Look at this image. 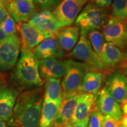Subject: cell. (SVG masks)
<instances>
[{
	"label": "cell",
	"instance_id": "cell-1",
	"mask_svg": "<svg viewBox=\"0 0 127 127\" xmlns=\"http://www.w3.org/2000/svg\"><path fill=\"white\" fill-rule=\"evenodd\" d=\"M44 95L41 88L27 90L20 94L8 121L11 127H38Z\"/></svg>",
	"mask_w": 127,
	"mask_h": 127
},
{
	"label": "cell",
	"instance_id": "cell-2",
	"mask_svg": "<svg viewBox=\"0 0 127 127\" xmlns=\"http://www.w3.org/2000/svg\"><path fill=\"white\" fill-rule=\"evenodd\" d=\"M21 48L20 57L14 72V80L25 87L42 86L43 81L39 72V60L34 50Z\"/></svg>",
	"mask_w": 127,
	"mask_h": 127
},
{
	"label": "cell",
	"instance_id": "cell-3",
	"mask_svg": "<svg viewBox=\"0 0 127 127\" xmlns=\"http://www.w3.org/2000/svg\"><path fill=\"white\" fill-rule=\"evenodd\" d=\"M65 63L66 72L61 83L63 98L81 94V88L84 75L90 69L85 64L75 60H65Z\"/></svg>",
	"mask_w": 127,
	"mask_h": 127
},
{
	"label": "cell",
	"instance_id": "cell-4",
	"mask_svg": "<svg viewBox=\"0 0 127 127\" xmlns=\"http://www.w3.org/2000/svg\"><path fill=\"white\" fill-rule=\"evenodd\" d=\"M109 18L107 8H100L93 3H89L77 17L75 24L80 28V32L87 34L90 30L102 28Z\"/></svg>",
	"mask_w": 127,
	"mask_h": 127
},
{
	"label": "cell",
	"instance_id": "cell-5",
	"mask_svg": "<svg viewBox=\"0 0 127 127\" xmlns=\"http://www.w3.org/2000/svg\"><path fill=\"white\" fill-rule=\"evenodd\" d=\"M70 55L74 59L87 65L90 71L102 72L99 58L94 51L86 33L80 32V38Z\"/></svg>",
	"mask_w": 127,
	"mask_h": 127
},
{
	"label": "cell",
	"instance_id": "cell-6",
	"mask_svg": "<svg viewBox=\"0 0 127 127\" xmlns=\"http://www.w3.org/2000/svg\"><path fill=\"white\" fill-rule=\"evenodd\" d=\"M21 43L16 33L8 36L0 42V74L7 72L17 63Z\"/></svg>",
	"mask_w": 127,
	"mask_h": 127
},
{
	"label": "cell",
	"instance_id": "cell-7",
	"mask_svg": "<svg viewBox=\"0 0 127 127\" xmlns=\"http://www.w3.org/2000/svg\"><path fill=\"white\" fill-rule=\"evenodd\" d=\"M102 34L106 41L124 50L127 47V22L109 16L102 28Z\"/></svg>",
	"mask_w": 127,
	"mask_h": 127
},
{
	"label": "cell",
	"instance_id": "cell-8",
	"mask_svg": "<svg viewBox=\"0 0 127 127\" xmlns=\"http://www.w3.org/2000/svg\"><path fill=\"white\" fill-rule=\"evenodd\" d=\"M84 0H61L54 9L53 14L61 28L70 26L85 4Z\"/></svg>",
	"mask_w": 127,
	"mask_h": 127
},
{
	"label": "cell",
	"instance_id": "cell-9",
	"mask_svg": "<svg viewBox=\"0 0 127 127\" xmlns=\"http://www.w3.org/2000/svg\"><path fill=\"white\" fill-rule=\"evenodd\" d=\"M17 30L20 35L21 48L29 50H33L44 39L55 35L41 31L28 23L23 22L17 23Z\"/></svg>",
	"mask_w": 127,
	"mask_h": 127
},
{
	"label": "cell",
	"instance_id": "cell-10",
	"mask_svg": "<svg viewBox=\"0 0 127 127\" xmlns=\"http://www.w3.org/2000/svg\"><path fill=\"white\" fill-rule=\"evenodd\" d=\"M95 105L105 118H113L121 121L123 117L121 108L104 87L96 96Z\"/></svg>",
	"mask_w": 127,
	"mask_h": 127
},
{
	"label": "cell",
	"instance_id": "cell-11",
	"mask_svg": "<svg viewBox=\"0 0 127 127\" xmlns=\"http://www.w3.org/2000/svg\"><path fill=\"white\" fill-rule=\"evenodd\" d=\"M5 7L17 23H25L34 15L36 8L34 4L27 0H3Z\"/></svg>",
	"mask_w": 127,
	"mask_h": 127
},
{
	"label": "cell",
	"instance_id": "cell-12",
	"mask_svg": "<svg viewBox=\"0 0 127 127\" xmlns=\"http://www.w3.org/2000/svg\"><path fill=\"white\" fill-rule=\"evenodd\" d=\"M18 95L17 89L7 84H0V120L8 121L11 118Z\"/></svg>",
	"mask_w": 127,
	"mask_h": 127
},
{
	"label": "cell",
	"instance_id": "cell-13",
	"mask_svg": "<svg viewBox=\"0 0 127 127\" xmlns=\"http://www.w3.org/2000/svg\"><path fill=\"white\" fill-rule=\"evenodd\" d=\"M106 89L118 104H123L127 96V78L120 72L112 73L106 81Z\"/></svg>",
	"mask_w": 127,
	"mask_h": 127
},
{
	"label": "cell",
	"instance_id": "cell-14",
	"mask_svg": "<svg viewBox=\"0 0 127 127\" xmlns=\"http://www.w3.org/2000/svg\"><path fill=\"white\" fill-rule=\"evenodd\" d=\"M28 24L41 31L54 35L61 29L52 12L47 9L35 12L28 21Z\"/></svg>",
	"mask_w": 127,
	"mask_h": 127
},
{
	"label": "cell",
	"instance_id": "cell-15",
	"mask_svg": "<svg viewBox=\"0 0 127 127\" xmlns=\"http://www.w3.org/2000/svg\"><path fill=\"white\" fill-rule=\"evenodd\" d=\"M124 58V56L120 49L113 44L105 42L102 51L99 55L102 72L114 69L123 63Z\"/></svg>",
	"mask_w": 127,
	"mask_h": 127
},
{
	"label": "cell",
	"instance_id": "cell-16",
	"mask_svg": "<svg viewBox=\"0 0 127 127\" xmlns=\"http://www.w3.org/2000/svg\"><path fill=\"white\" fill-rule=\"evenodd\" d=\"M66 68L65 61L57 58L39 60V72L41 77L61 79L65 75Z\"/></svg>",
	"mask_w": 127,
	"mask_h": 127
},
{
	"label": "cell",
	"instance_id": "cell-17",
	"mask_svg": "<svg viewBox=\"0 0 127 127\" xmlns=\"http://www.w3.org/2000/svg\"><path fill=\"white\" fill-rule=\"evenodd\" d=\"M95 101L96 96L94 95L86 93L79 95L71 123H81L90 118V114L95 104Z\"/></svg>",
	"mask_w": 127,
	"mask_h": 127
},
{
	"label": "cell",
	"instance_id": "cell-18",
	"mask_svg": "<svg viewBox=\"0 0 127 127\" xmlns=\"http://www.w3.org/2000/svg\"><path fill=\"white\" fill-rule=\"evenodd\" d=\"M34 53L38 60L47 58L60 59L64 56V51L60 47L55 36L44 39L35 48Z\"/></svg>",
	"mask_w": 127,
	"mask_h": 127
},
{
	"label": "cell",
	"instance_id": "cell-19",
	"mask_svg": "<svg viewBox=\"0 0 127 127\" xmlns=\"http://www.w3.org/2000/svg\"><path fill=\"white\" fill-rule=\"evenodd\" d=\"M78 96L79 95L71 97L63 98L52 127H64L71 123Z\"/></svg>",
	"mask_w": 127,
	"mask_h": 127
},
{
	"label": "cell",
	"instance_id": "cell-20",
	"mask_svg": "<svg viewBox=\"0 0 127 127\" xmlns=\"http://www.w3.org/2000/svg\"><path fill=\"white\" fill-rule=\"evenodd\" d=\"M79 35V27L74 26L60 29L55 36L62 50L65 51H70L78 42Z\"/></svg>",
	"mask_w": 127,
	"mask_h": 127
},
{
	"label": "cell",
	"instance_id": "cell-21",
	"mask_svg": "<svg viewBox=\"0 0 127 127\" xmlns=\"http://www.w3.org/2000/svg\"><path fill=\"white\" fill-rule=\"evenodd\" d=\"M105 78L102 72L98 71H87L84 75L81 88V94L86 93L96 95Z\"/></svg>",
	"mask_w": 127,
	"mask_h": 127
},
{
	"label": "cell",
	"instance_id": "cell-22",
	"mask_svg": "<svg viewBox=\"0 0 127 127\" xmlns=\"http://www.w3.org/2000/svg\"><path fill=\"white\" fill-rule=\"evenodd\" d=\"M61 101L44 100L38 127H52L58 114Z\"/></svg>",
	"mask_w": 127,
	"mask_h": 127
},
{
	"label": "cell",
	"instance_id": "cell-23",
	"mask_svg": "<svg viewBox=\"0 0 127 127\" xmlns=\"http://www.w3.org/2000/svg\"><path fill=\"white\" fill-rule=\"evenodd\" d=\"M46 79L44 100L51 101H62L63 93L61 79L49 78Z\"/></svg>",
	"mask_w": 127,
	"mask_h": 127
},
{
	"label": "cell",
	"instance_id": "cell-24",
	"mask_svg": "<svg viewBox=\"0 0 127 127\" xmlns=\"http://www.w3.org/2000/svg\"><path fill=\"white\" fill-rule=\"evenodd\" d=\"M87 37L90 41L94 51L99 58L105 43V38L102 32L98 30H90L87 33Z\"/></svg>",
	"mask_w": 127,
	"mask_h": 127
},
{
	"label": "cell",
	"instance_id": "cell-25",
	"mask_svg": "<svg viewBox=\"0 0 127 127\" xmlns=\"http://www.w3.org/2000/svg\"><path fill=\"white\" fill-rule=\"evenodd\" d=\"M111 16L127 22V0H114Z\"/></svg>",
	"mask_w": 127,
	"mask_h": 127
},
{
	"label": "cell",
	"instance_id": "cell-26",
	"mask_svg": "<svg viewBox=\"0 0 127 127\" xmlns=\"http://www.w3.org/2000/svg\"><path fill=\"white\" fill-rule=\"evenodd\" d=\"M105 119V117L100 112L95 104L90 114L87 127H102Z\"/></svg>",
	"mask_w": 127,
	"mask_h": 127
},
{
	"label": "cell",
	"instance_id": "cell-27",
	"mask_svg": "<svg viewBox=\"0 0 127 127\" xmlns=\"http://www.w3.org/2000/svg\"><path fill=\"white\" fill-rule=\"evenodd\" d=\"M0 28L7 36L16 34L17 31V25L10 14H9L5 20L0 24Z\"/></svg>",
	"mask_w": 127,
	"mask_h": 127
},
{
	"label": "cell",
	"instance_id": "cell-28",
	"mask_svg": "<svg viewBox=\"0 0 127 127\" xmlns=\"http://www.w3.org/2000/svg\"><path fill=\"white\" fill-rule=\"evenodd\" d=\"M61 0H33L34 4L43 9H52L58 5Z\"/></svg>",
	"mask_w": 127,
	"mask_h": 127
},
{
	"label": "cell",
	"instance_id": "cell-29",
	"mask_svg": "<svg viewBox=\"0 0 127 127\" xmlns=\"http://www.w3.org/2000/svg\"><path fill=\"white\" fill-rule=\"evenodd\" d=\"M121 123L111 118H105L102 127H120Z\"/></svg>",
	"mask_w": 127,
	"mask_h": 127
},
{
	"label": "cell",
	"instance_id": "cell-30",
	"mask_svg": "<svg viewBox=\"0 0 127 127\" xmlns=\"http://www.w3.org/2000/svg\"><path fill=\"white\" fill-rule=\"evenodd\" d=\"M112 0H93V4L100 8H107L112 4Z\"/></svg>",
	"mask_w": 127,
	"mask_h": 127
},
{
	"label": "cell",
	"instance_id": "cell-31",
	"mask_svg": "<svg viewBox=\"0 0 127 127\" xmlns=\"http://www.w3.org/2000/svg\"><path fill=\"white\" fill-rule=\"evenodd\" d=\"M89 118L79 123H69L64 127H88Z\"/></svg>",
	"mask_w": 127,
	"mask_h": 127
},
{
	"label": "cell",
	"instance_id": "cell-32",
	"mask_svg": "<svg viewBox=\"0 0 127 127\" xmlns=\"http://www.w3.org/2000/svg\"><path fill=\"white\" fill-rule=\"evenodd\" d=\"M8 15L9 12L6 9V8L0 6V24L2 23L3 21L5 20Z\"/></svg>",
	"mask_w": 127,
	"mask_h": 127
},
{
	"label": "cell",
	"instance_id": "cell-33",
	"mask_svg": "<svg viewBox=\"0 0 127 127\" xmlns=\"http://www.w3.org/2000/svg\"><path fill=\"white\" fill-rule=\"evenodd\" d=\"M7 35L3 32L2 30L0 28V42H2L3 40H4L7 37Z\"/></svg>",
	"mask_w": 127,
	"mask_h": 127
},
{
	"label": "cell",
	"instance_id": "cell-34",
	"mask_svg": "<svg viewBox=\"0 0 127 127\" xmlns=\"http://www.w3.org/2000/svg\"><path fill=\"white\" fill-rule=\"evenodd\" d=\"M121 123V124L127 127V115H124V116H123Z\"/></svg>",
	"mask_w": 127,
	"mask_h": 127
},
{
	"label": "cell",
	"instance_id": "cell-35",
	"mask_svg": "<svg viewBox=\"0 0 127 127\" xmlns=\"http://www.w3.org/2000/svg\"><path fill=\"white\" fill-rule=\"evenodd\" d=\"M122 109L124 115H127V102H125L123 103V105L122 107Z\"/></svg>",
	"mask_w": 127,
	"mask_h": 127
},
{
	"label": "cell",
	"instance_id": "cell-36",
	"mask_svg": "<svg viewBox=\"0 0 127 127\" xmlns=\"http://www.w3.org/2000/svg\"><path fill=\"white\" fill-rule=\"evenodd\" d=\"M0 127H7L5 123L0 120Z\"/></svg>",
	"mask_w": 127,
	"mask_h": 127
},
{
	"label": "cell",
	"instance_id": "cell-37",
	"mask_svg": "<svg viewBox=\"0 0 127 127\" xmlns=\"http://www.w3.org/2000/svg\"><path fill=\"white\" fill-rule=\"evenodd\" d=\"M0 6H1V7L5 8V7L4 1H3V0H0Z\"/></svg>",
	"mask_w": 127,
	"mask_h": 127
},
{
	"label": "cell",
	"instance_id": "cell-38",
	"mask_svg": "<svg viewBox=\"0 0 127 127\" xmlns=\"http://www.w3.org/2000/svg\"><path fill=\"white\" fill-rule=\"evenodd\" d=\"M27 1H29V2H32V3H34V2H33V0H27Z\"/></svg>",
	"mask_w": 127,
	"mask_h": 127
},
{
	"label": "cell",
	"instance_id": "cell-39",
	"mask_svg": "<svg viewBox=\"0 0 127 127\" xmlns=\"http://www.w3.org/2000/svg\"><path fill=\"white\" fill-rule=\"evenodd\" d=\"M120 127H127V126H125V125H124L123 124H121Z\"/></svg>",
	"mask_w": 127,
	"mask_h": 127
},
{
	"label": "cell",
	"instance_id": "cell-40",
	"mask_svg": "<svg viewBox=\"0 0 127 127\" xmlns=\"http://www.w3.org/2000/svg\"><path fill=\"white\" fill-rule=\"evenodd\" d=\"M125 102H127V97H126V99H125Z\"/></svg>",
	"mask_w": 127,
	"mask_h": 127
},
{
	"label": "cell",
	"instance_id": "cell-41",
	"mask_svg": "<svg viewBox=\"0 0 127 127\" xmlns=\"http://www.w3.org/2000/svg\"><path fill=\"white\" fill-rule=\"evenodd\" d=\"M84 1H85V2H87V1H90V0H84Z\"/></svg>",
	"mask_w": 127,
	"mask_h": 127
},
{
	"label": "cell",
	"instance_id": "cell-42",
	"mask_svg": "<svg viewBox=\"0 0 127 127\" xmlns=\"http://www.w3.org/2000/svg\"><path fill=\"white\" fill-rule=\"evenodd\" d=\"M126 75H127V71H126Z\"/></svg>",
	"mask_w": 127,
	"mask_h": 127
},
{
	"label": "cell",
	"instance_id": "cell-43",
	"mask_svg": "<svg viewBox=\"0 0 127 127\" xmlns=\"http://www.w3.org/2000/svg\"></svg>",
	"mask_w": 127,
	"mask_h": 127
}]
</instances>
